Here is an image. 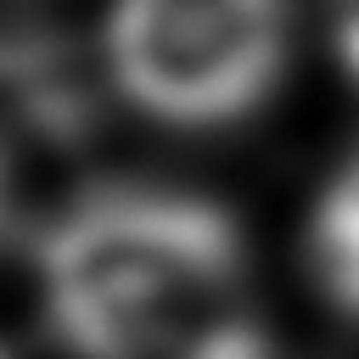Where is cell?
Returning <instances> with one entry per match:
<instances>
[{
	"label": "cell",
	"instance_id": "cell-1",
	"mask_svg": "<svg viewBox=\"0 0 359 359\" xmlns=\"http://www.w3.org/2000/svg\"><path fill=\"white\" fill-rule=\"evenodd\" d=\"M241 236L219 202L151 185L79 196L39 241L56 337L79 359H191L241 325Z\"/></svg>",
	"mask_w": 359,
	"mask_h": 359
},
{
	"label": "cell",
	"instance_id": "cell-2",
	"mask_svg": "<svg viewBox=\"0 0 359 359\" xmlns=\"http://www.w3.org/2000/svg\"><path fill=\"white\" fill-rule=\"evenodd\" d=\"M286 22V0H118L107 22L112 84L157 123H236L275 90Z\"/></svg>",
	"mask_w": 359,
	"mask_h": 359
},
{
	"label": "cell",
	"instance_id": "cell-3",
	"mask_svg": "<svg viewBox=\"0 0 359 359\" xmlns=\"http://www.w3.org/2000/svg\"><path fill=\"white\" fill-rule=\"evenodd\" d=\"M303 252H309V275L320 297L337 314L359 320V151L342 163V174L314 202Z\"/></svg>",
	"mask_w": 359,
	"mask_h": 359
},
{
	"label": "cell",
	"instance_id": "cell-4",
	"mask_svg": "<svg viewBox=\"0 0 359 359\" xmlns=\"http://www.w3.org/2000/svg\"><path fill=\"white\" fill-rule=\"evenodd\" d=\"M331 39H337L348 79L359 84V0H331Z\"/></svg>",
	"mask_w": 359,
	"mask_h": 359
},
{
	"label": "cell",
	"instance_id": "cell-5",
	"mask_svg": "<svg viewBox=\"0 0 359 359\" xmlns=\"http://www.w3.org/2000/svg\"><path fill=\"white\" fill-rule=\"evenodd\" d=\"M6 219H11V174H6V157H0V236H6Z\"/></svg>",
	"mask_w": 359,
	"mask_h": 359
},
{
	"label": "cell",
	"instance_id": "cell-6",
	"mask_svg": "<svg viewBox=\"0 0 359 359\" xmlns=\"http://www.w3.org/2000/svg\"><path fill=\"white\" fill-rule=\"evenodd\" d=\"M0 359H6V353H0Z\"/></svg>",
	"mask_w": 359,
	"mask_h": 359
}]
</instances>
